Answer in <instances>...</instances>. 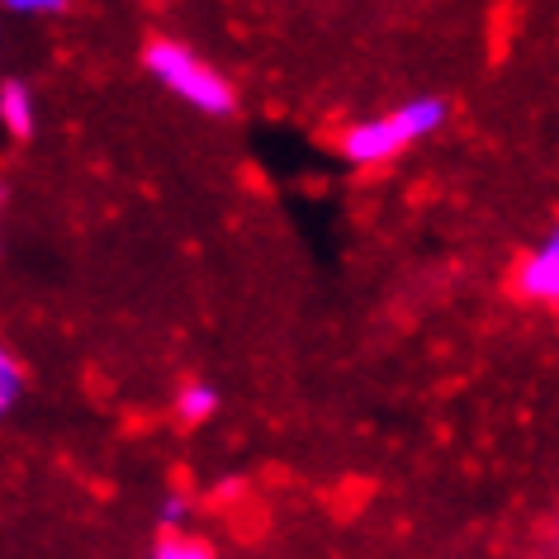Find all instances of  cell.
Here are the masks:
<instances>
[{
    "label": "cell",
    "instance_id": "6da1fadb",
    "mask_svg": "<svg viewBox=\"0 0 559 559\" xmlns=\"http://www.w3.org/2000/svg\"><path fill=\"white\" fill-rule=\"evenodd\" d=\"M445 119H451V105H445L441 95H417V100H403L374 119L352 123V129L342 133V157L352 166H384V162L403 157L413 143L441 133Z\"/></svg>",
    "mask_w": 559,
    "mask_h": 559
},
{
    "label": "cell",
    "instance_id": "7a4b0ae2",
    "mask_svg": "<svg viewBox=\"0 0 559 559\" xmlns=\"http://www.w3.org/2000/svg\"><path fill=\"white\" fill-rule=\"evenodd\" d=\"M143 67L162 91H171L176 100H186L200 115H214V119L237 115V86L190 44H180V38H152L143 48Z\"/></svg>",
    "mask_w": 559,
    "mask_h": 559
},
{
    "label": "cell",
    "instance_id": "3957f363",
    "mask_svg": "<svg viewBox=\"0 0 559 559\" xmlns=\"http://www.w3.org/2000/svg\"><path fill=\"white\" fill-rule=\"evenodd\" d=\"M512 289H516L522 304H540V309H550V304L559 299V237L555 233L540 237V242L516 261Z\"/></svg>",
    "mask_w": 559,
    "mask_h": 559
},
{
    "label": "cell",
    "instance_id": "277c9868",
    "mask_svg": "<svg viewBox=\"0 0 559 559\" xmlns=\"http://www.w3.org/2000/svg\"><path fill=\"white\" fill-rule=\"evenodd\" d=\"M0 129L10 138H34L38 129V95L24 76L0 81Z\"/></svg>",
    "mask_w": 559,
    "mask_h": 559
},
{
    "label": "cell",
    "instance_id": "5b68a950",
    "mask_svg": "<svg viewBox=\"0 0 559 559\" xmlns=\"http://www.w3.org/2000/svg\"><path fill=\"white\" fill-rule=\"evenodd\" d=\"M218 389L209 384V380H186L180 384V394H176V413H180V423L186 427H200V423H209V417L218 413Z\"/></svg>",
    "mask_w": 559,
    "mask_h": 559
},
{
    "label": "cell",
    "instance_id": "8992f818",
    "mask_svg": "<svg viewBox=\"0 0 559 559\" xmlns=\"http://www.w3.org/2000/svg\"><path fill=\"white\" fill-rule=\"evenodd\" d=\"M20 399H24V366H20V356L0 342V423L20 408Z\"/></svg>",
    "mask_w": 559,
    "mask_h": 559
},
{
    "label": "cell",
    "instance_id": "52a82bcc",
    "mask_svg": "<svg viewBox=\"0 0 559 559\" xmlns=\"http://www.w3.org/2000/svg\"><path fill=\"white\" fill-rule=\"evenodd\" d=\"M152 559H214V550H209L204 540H194V536H162L157 550H152Z\"/></svg>",
    "mask_w": 559,
    "mask_h": 559
},
{
    "label": "cell",
    "instance_id": "ba28073f",
    "mask_svg": "<svg viewBox=\"0 0 559 559\" xmlns=\"http://www.w3.org/2000/svg\"><path fill=\"white\" fill-rule=\"evenodd\" d=\"M186 516H190V498H186V493H166V498H162L157 522H162L166 536H180V526H186Z\"/></svg>",
    "mask_w": 559,
    "mask_h": 559
},
{
    "label": "cell",
    "instance_id": "9c48e42d",
    "mask_svg": "<svg viewBox=\"0 0 559 559\" xmlns=\"http://www.w3.org/2000/svg\"><path fill=\"white\" fill-rule=\"evenodd\" d=\"M10 15H24V20H44V15H62L72 0H0Z\"/></svg>",
    "mask_w": 559,
    "mask_h": 559
},
{
    "label": "cell",
    "instance_id": "30bf717a",
    "mask_svg": "<svg viewBox=\"0 0 559 559\" xmlns=\"http://www.w3.org/2000/svg\"><path fill=\"white\" fill-rule=\"evenodd\" d=\"M5 204H10V190L0 186V223H5Z\"/></svg>",
    "mask_w": 559,
    "mask_h": 559
}]
</instances>
